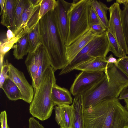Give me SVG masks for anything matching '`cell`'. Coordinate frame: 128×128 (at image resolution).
<instances>
[{"mask_svg": "<svg viewBox=\"0 0 128 128\" xmlns=\"http://www.w3.org/2000/svg\"><path fill=\"white\" fill-rule=\"evenodd\" d=\"M84 128H124L128 126V111L118 98L103 100L84 108Z\"/></svg>", "mask_w": 128, "mask_h": 128, "instance_id": "1", "label": "cell"}, {"mask_svg": "<svg viewBox=\"0 0 128 128\" xmlns=\"http://www.w3.org/2000/svg\"><path fill=\"white\" fill-rule=\"evenodd\" d=\"M54 10L47 13L39 22L41 41L54 71L62 70L68 64L66 46L56 24Z\"/></svg>", "mask_w": 128, "mask_h": 128, "instance_id": "2", "label": "cell"}, {"mask_svg": "<svg viewBox=\"0 0 128 128\" xmlns=\"http://www.w3.org/2000/svg\"><path fill=\"white\" fill-rule=\"evenodd\" d=\"M124 80L118 72L111 70L102 79L82 94L85 108L94 106L101 102L112 98H118L125 88Z\"/></svg>", "mask_w": 128, "mask_h": 128, "instance_id": "3", "label": "cell"}, {"mask_svg": "<svg viewBox=\"0 0 128 128\" xmlns=\"http://www.w3.org/2000/svg\"><path fill=\"white\" fill-rule=\"evenodd\" d=\"M55 71L50 66L44 73L38 86L34 90V95L30 104L29 111L32 116L44 121L51 116L56 105L52 101V87L56 83Z\"/></svg>", "mask_w": 128, "mask_h": 128, "instance_id": "4", "label": "cell"}, {"mask_svg": "<svg viewBox=\"0 0 128 128\" xmlns=\"http://www.w3.org/2000/svg\"><path fill=\"white\" fill-rule=\"evenodd\" d=\"M91 0H74L68 12V34L66 46H68L89 30Z\"/></svg>", "mask_w": 128, "mask_h": 128, "instance_id": "5", "label": "cell"}, {"mask_svg": "<svg viewBox=\"0 0 128 128\" xmlns=\"http://www.w3.org/2000/svg\"><path fill=\"white\" fill-rule=\"evenodd\" d=\"M107 31L91 41L70 62L62 69L59 75L67 74L88 61L97 58H106L110 52Z\"/></svg>", "mask_w": 128, "mask_h": 128, "instance_id": "6", "label": "cell"}, {"mask_svg": "<svg viewBox=\"0 0 128 128\" xmlns=\"http://www.w3.org/2000/svg\"><path fill=\"white\" fill-rule=\"evenodd\" d=\"M120 4L116 2L108 8L110 18L106 31L114 36L125 56L128 55V48L124 38L121 19L122 11Z\"/></svg>", "mask_w": 128, "mask_h": 128, "instance_id": "7", "label": "cell"}, {"mask_svg": "<svg viewBox=\"0 0 128 128\" xmlns=\"http://www.w3.org/2000/svg\"><path fill=\"white\" fill-rule=\"evenodd\" d=\"M40 4L34 6L28 0V4L22 15L19 26L14 34L20 39L32 31L39 22Z\"/></svg>", "mask_w": 128, "mask_h": 128, "instance_id": "8", "label": "cell"}, {"mask_svg": "<svg viewBox=\"0 0 128 128\" xmlns=\"http://www.w3.org/2000/svg\"><path fill=\"white\" fill-rule=\"evenodd\" d=\"M105 75L102 72L82 71L76 77L70 89L75 96L82 94L100 82Z\"/></svg>", "mask_w": 128, "mask_h": 128, "instance_id": "9", "label": "cell"}, {"mask_svg": "<svg viewBox=\"0 0 128 128\" xmlns=\"http://www.w3.org/2000/svg\"><path fill=\"white\" fill-rule=\"evenodd\" d=\"M58 4L54 10L56 24L66 46L69 29L68 12L72 5L64 0H57Z\"/></svg>", "mask_w": 128, "mask_h": 128, "instance_id": "10", "label": "cell"}, {"mask_svg": "<svg viewBox=\"0 0 128 128\" xmlns=\"http://www.w3.org/2000/svg\"><path fill=\"white\" fill-rule=\"evenodd\" d=\"M10 70L8 77L16 85L21 93L22 100L30 104L34 95V92L32 85L26 78L23 72L19 70L12 64L9 63Z\"/></svg>", "mask_w": 128, "mask_h": 128, "instance_id": "11", "label": "cell"}, {"mask_svg": "<svg viewBox=\"0 0 128 128\" xmlns=\"http://www.w3.org/2000/svg\"><path fill=\"white\" fill-rule=\"evenodd\" d=\"M97 36L89 30L70 45L66 46V54L68 64Z\"/></svg>", "mask_w": 128, "mask_h": 128, "instance_id": "12", "label": "cell"}, {"mask_svg": "<svg viewBox=\"0 0 128 128\" xmlns=\"http://www.w3.org/2000/svg\"><path fill=\"white\" fill-rule=\"evenodd\" d=\"M55 120L60 128H72L73 115L71 106L64 105L55 106Z\"/></svg>", "mask_w": 128, "mask_h": 128, "instance_id": "13", "label": "cell"}, {"mask_svg": "<svg viewBox=\"0 0 128 128\" xmlns=\"http://www.w3.org/2000/svg\"><path fill=\"white\" fill-rule=\"evenodd\" d=\"M71 106L73 115L72 128H84V110L85 108L82 94L75 96Z\"/></svg>", "mask_w": 128, "mask_h": 128, "instance_id": "14", "label": "cell"}, {"mask_svg": "<svg viewBox=\"0 0 128 128\" xmlns=\"http://www.w3.org/2000/svg\"><path fill=\"white\" fill-rule=\"evenodd\" d=\"M44 49L43 46L41 45L34 53L28 54L25 60V64L31 78L32 84L34 83L37 75Z\"/></svg>", "mask_w": 128, "mask_h": 128, "instance_id": "15", "label": "cell"}, {"mask_svg": "<svg viewBox=\"0 0 128 128\" xmlns=\"http://www.w3.org/2000/svg\"><path fill=\"white\" fill-rule=\"evenodd\" d=\"M51 98L56 106L70 105L72 104L73 102L69 91L65 88L59 86L56 83L52 88Z\"/></svg>", "mask_w": 128, "mask_h": 128, "instance_id": "16", "label": "cell"}, {"mask_svg": "<svg viewBox=\"0 0 128 128\" xmlns=\"http://www.w3.org/2000/svg\"><path fill=\"white\" fill-rule=\"evenodd\" d=\"M108 64L106 58H97L91 60L80 65L75 70L90 72L106 71Z\"/></svg>", "mask_w": 128, "mask_h": 128, "instance_id": "17", "label": "cell"}, {"mask_svg": "<svg viewBox=\"0 0 128 128\" xmlns=\"http://www.w3.org/2000/svg\"><path fill=\"white\" fill-rule=\"evenodd\" d=\"M17 0H6L5 8L1 18L2 25L8 29L12 26Z\"/></svg>", "mask_w": 128, "mask_h": 128, "instance_id": "18", "label": "cell"}, {"mask_svg": "<svg viewBox=\"0 0 128 128\" xmlns=\"http://www.w3.org/2000/svg\"><path fill=\"white\" fill-rule=\"evenodd\" d=\"M2 89L10 100L16 101L22 100V96L19 89L9 77L5 81Z\"/></svg>", "mask_w": 128, "mask_h": 128, "instance_id": "19", "label": "cell"}, {"mask_svg": "<svg viewBox=\"0 0 128 128\" xmlns=\"http://www.w3.org/2000/svg\"><path fill=\"white\" fill-rule=\"evenodd\" d=\"M28 34H26L19 39L13 47V54L18 60L22 59L28 53Z\"/></svg>", "mask_w": 128, "mask_h": 128, "instance_id": "20", "label": "cell"}, {"mask_svg": "<svg viewBox=\"0 0 128 128\" xmlns=\"http://www.w3.org/2000/svg\"><path fill=\"white\" fill-rule=\"evenodd\" d=\"M91 4L101 23L107 29L109 23L107 15L108 8L103 2L97 0H91Z\"/></svg>", "mask_w": 128, "mask_h": 128, "instance_id": "21", "label": "cell"}, {"mask_svg": "<svg viewBox=\"0 0 128 128\" xmlns=\"http://www.w3.org/2000/svg\"><path fill=\"white\" fill-rule=\"evenodd\" d=\"M28 53H34L42 45L39 22L35 28L28 34Z\"/></svg>", "mask_w": 128, "mask_h": 128, "instance_id": "22", "label": "cell"}, {"mask_svg": "<svg viewBox=\"0 0 128 128\" xmlns=\"http://www.w3.org/2000/svg\"><path fill=\"white\" fill-rule=\"evenodd\" d=\"M28 4V0H17L13 24L11 27L9 29L14 34L19 26L22 15Z\"/></svg>", "mask_w": 128, "mask_h": 128, "instance_id": "23", "label": "cell"}, {"mask_svg": "<svg viewBox=\"0 0 128 128\" xmlns=\"http://www.w3.org/2000/svg\"><path fill=\"white\" fill-rule=\"evenodd\" d=\"M51 66L50 61L48 54L44 49L42 55L34 83L32 85L35 89L39 86L42 76L47 68Z\"/></svg>", "mask_w": 128, "mask_h": 128, "instance_id": "24", "label": "cell"}, {"mask_svg": "<svg viewBox=\"0 0 128 128\" xmlns=\"http://www.w3.org/2000/svg\"><path fill=\"white\" fill-rule=\"evenodd\" d=\"M19 39L15 37L12 39L6 40L5 38L0 41V68L4 64V57L6 54L13 47Z\"/></svg>", "mask_w": 128, "mask_h": 128, "instance_id": "25", "label": "cell"}, {"mask_svg": "<svg viewBox=\"0 0 128 128\" xmlns=\"http://www.w3.org/2000/svg\"><path fill=\"white\" fill-rule=\"evenodd\" d=\"M58 4L56 0H42L39 12V18L40 20L49 12L54 10Z\"/></svg>", "mask_w": 128, "mask_h": 128, "instance_id": "26", "label": "cell"}, {"mask_svg": "<svg viewBox=\"0 0 128 128\" xmlns=\"http://www.w3.org/2000/svg\"><path fill=\"white\" fill-rule=\"evenodd\" d=\"M107 32L109 42L110 52L119 58L126 56L114 36L110 32Z\"/></svg>", "mask_w": 128, "mask_h": 128, "instance_id": "27", "label": "cell"}, {"mask_svg": "<svg viewBox=\"0 0 128 128\" xmlns=\"http://www.w3.org/2000/svg\"><path fill=\"white\" fill-rule=\"evenodd\" d=\"M121 16L124 35L128 48V3L124 5Z\"/></svg>", "mask_w": 128, "mask_h": 128, "instance_id": "28", "label": "cell"}, {"mask_svg": "<svg viewBox=\"0 0 128 128\" xmlns=\"http://www.w3.org/2000/svg\"><path fill=\"white\" fill-rule=\"evenodd\" d=\"M10 70L9 63L7 60L0 68V88H2L5 81L8 77V73Z\"/></svg>", "mask_w": 128, "mask_h": 128, "instance_id": "29", "label": "cell"}, {"mask_svg": "<svg viewBox=\"0 0 128 128\" xmlns=\"http://www.w3.org/2000/svg\"><path fill=\"white\" fill-rule=\"evenodd\" d=\"M117 65L128 77V56H126L118 59Z\"/></svg>", "mask_w": 128, "mask_h": 128, "instance_id": "30", "label": "cell"}, {"mask_svg": "<svg viewBox=\"0 0 128 128\" xmlns=\"http://www.w3.org/2000/svg\"><path fill=\"white\" fill-rule=\"evenodd\" d=\"M89 30L97 36H99L106 31L107 29L102 24H97L90 26Z\"/></svg>", "mask_w": 128, "mask_h": 128, "instance_id": "31", "label": "cell"}, {"mask_svg": "<svg viewBox=\"0 0 128 128\" xmlns=\"http://www.w3.org/2000/svg\"><path fill=\"white\" fill-rule=\"evenodd\" d=\"M89 23L90 26L96 24H102L96 12L92 6L89 15Z\"/></svg>", "mask_w": 128, "mask_h": 128, "instance_id": "32", "label": "cell"}, {"mask_svg": "<svg viewBox=\"0 0 128 128\" xmlns=\"http://www.w3.org/2000/svg\"><path fill=\"white\" fill-rule=\"evenodd\" d=\"M1 128H10L8 124L7 114L6 111L1 112L0 114Z\"/></svg>", "mask_w": 128, "mask_h": 128, "instance_id": "33", "label": "cell"}, {"mask_svg": "<svg viewBox=\"0 0 128 128\" xmlns=\"http://www.w3.org/2000/svg\"><path fill=\"white\" fill-rule=\"evenodd\" d=\"M28 128H45L39 122L33 117L30 118L29 120Z\"/></svg>", "mask_w": 128, "mask_h": 128, "instance_id": "34", "label": "cell"}, {"mask_svg": "<svg viewBox=\"0 0 128 128\" xmlns=\"http://www.w3.org/2000/svg\"><path fill=\"white\" fill-rule=\"evenodd\" d=\"M118 98L120 100L128 99V89H124L121 92Z\"/></svg>", "mask_w": 128, "mask_h": 128, "instance_id": "35", "label": "cell"}, {"mask_svg": "<svg viewBox=\"0 0 128 128\" xmlns=\"http://www.w3.org/2000/svg\"><path fill=\"white\" fill-rule=\"evenodd\" d=\"M106 59L108 64L110 63H112L117 65L118 60L114 57L112 54H110L108 57H106Z\"/></svg>", "mask_w": 128, "mask_h": 128, "instance_id": "36", "label": "cell"}, {"mask_svg": "<svg viewBox=\"0 0 128 128\" xmlns=\"http://www.w3.org/2000/svg\"><path fill=\"white\" fill-rule=\"evenodd\" d=\"M6 38L7 41L10 40L16 37L14 34L10 30L8 29L6 33Z\"/></svg>", "mask_w": 128, "mask_h": 128, "instance_id": "37", "label": "cell"}, {"mask_svg": "<svg viewBox=\"0 0 128 128\" xmlns=\"http://www.w3.org/2000/svg\"><path fill=\"white\" fill-rule=\"evenodd\" d=\"M5 2L6 0H0V4L1 8V11L0 13V15H2L3 11L4 10L5 6Z\"/></svg>", "mask_w": 128, "mask_h": 128, "instance_id": "38", "label": "cell"}, {"mask_svg": "<svg viewBox=\"0 0 128 128\" xmlns=\"http://www.w3.org/2000/svg\"><path fill=\"white\" fill-rule=\"evenodd\" d=\"M116 2L120 4H123L124 5L128 3V0H116Z\"/></svg>", "mask_w": 128, "mask_h": 128, "instance_id": "39", "label": "cell"}, {"mask_svg": "<svg viewBox=\"0 0 128 128\" xmlns=\"http://www.w3.org/2000/svg\"><path fill=\"white\" fill-rule=\"evenodd\" d=\"M125 103V108L128 111V99L124 100Z\"/></svg>", "mask_w": 128, "mask_h": 128, "instance_id": "40", "label": "cell"}, {"mask_svg": "<svg viewBox=\"0 0 128 128\" xmlns=\"http://www.w3.org/2000/svg\"><path fill=\"white\" fill-rule=\"evenodd\" d=\"M124 128H128V126H125Z\"/></svg>", "mask_w": 128, "mask_h": 128, "instance_id": "41", "label": "cell"}, {"mask_svg": "<svg viewBox=\"0 0 128 128\" xmlns=\"http://www.w3.org/2000/svg\"></svg>", "mask_w": 128, "mask_h": 128, "instance_id": "42", "label": "cell"}]
</instances>
